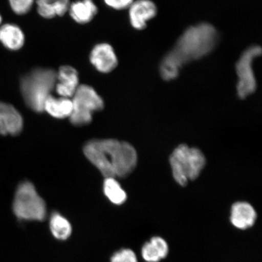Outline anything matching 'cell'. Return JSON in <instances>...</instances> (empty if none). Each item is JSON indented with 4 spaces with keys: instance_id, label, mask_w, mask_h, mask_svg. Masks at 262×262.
<instances>
[{
    "instance_id": "cell-20",
    "label": "cell",
    "mask_w": 262,
    "mask_h": 262,
    "mask_svg": "<svg viewBox=\"0 0 262 262\" xmlns=\"http://www.w3.org/2000/svg\"><path fill=\"white\" fill-rule=\"evenodd\" d=\"M104 194L115 205L123 204L126 201L127 195L121 187L119 183L114 178H105L104 182Z\"/></svg>"
},
{
    "instance_id": "cell-11",
    "label": "cell",
    "mask_w": 262,
    "mask_h": 262,
    "mask_svg": "<svg viewBox=\"0 0 262 262\" xmlns=\"http://www.w3.org/2000/svg\"><path fill=\"white\" fill-rule=\"evenodd\" d=\"M78 82L77 71L73 67L64 66L57 73L55 90L60 97L70 98L79 86Z\"/></svg>"
},
{
    "instance_id": "cell-13",
    "label": "cell",
    "mask_w": 262,
    "mask_h": 262,
    "mask_svg": "<svg viewBox=\"0 0 262 262\" xmlns=\"http://www.w3.org/2000/svg\"><path fill=\"white\" fill-rule=\"evenodd\" d=\"M168 253V244L160 237H152L144 244L142 249L143 259L147 262H158L166 258Z\"/></svg>"
},
{
    "instance_id": "cell-12",
    "label": "cell",
    "mask_w": 262,
    "mask_h": 262,
    "mask_svg": "<svg viewBox=\"0 0 262 262\" xmlns=\"http://www.w3.org/2000/svg\"><path fill=\"white\" fill-rule=\"evenodd\" d=\"M257 219V213L247 202L235 203L232 206L231 222L235 228L246 229L253 227Z\"/></svg>"
},
{
    "instance_id": "cell-15",
    "label": "cell",
    "mask_w": 262,
    "mask_h": 262,
    "mask_svg": "<svg viewBox=\"0 0 262 262\" xmlns=\"http://www.w3.org/2000/svg\"><path fill=\"white\" fill-rule=\"evenodd\" d=\"M69 11L75 21L80 24H86L97 14V8L93 0H81L70 5Z\"/></svg>"
},
{
    "instance_id": "cell-17",
    "label": "cell",
    "mask_w": 262,
    "mask_h": 262,
    "mask_svg": "<svg viewBox=\"0 0 262 262\" xmlns=\"http://www.w3.org/2000/svg\"><path fill=\"white\" fill-rule=\"evenodd\" d=\"M37 11L42 17L63 16L70 8V0H36Z\"/></svg>"
},
{
    "instance_id": "cell-16",
    "label": "cell",
    "mask_w": 262,
    "mask_h": 262,
    "mask_svg": "<svg viewBox=\"0 0 262 262\" xmlns=\"http://www.w3.org/2000/svg\"><path fill=\"white\" fill-rule=\"evenodd\" d=\"M0 41L11 50H18L25 43V35L18 26L6 24L0 28Z\"/></svg>"
},
{
    "instance_id": "cell-2",
    "label": "cell",
    "mask_w": 262,
    "mask_h": 262,
    "mask_svg": "<svg viewBox=\"0 0 262 262\" xmlns=\"http://www.w3.org/2000/svg\"><path fill=\"white\" fill-rule=\"evenodd\" d=\"M217 40V32L214 26L203 23L186 29L172 51L184 64L210 53Z\"/></svg>"
},
{
    "instance_id": "cell-14",
    "label": "cell",
    "mask_w": 262,
    "mask_h": 262,
    "mask_svg": "<svg viewBox=\"0 0 262 262\" xmlns=\"http://www.w3.org/2000/svg\"><path fill=\"white\" fill-rule=\"evenodd\" d=\"M73 111V102L70 98H56L51 95L44 104V111L57 119L70 117Z\"/></svg>"
},
{
    "instance_id": "cell-9",
    "label": "cell",
    "mask_w": 262,
    "mask_h": 262,
    "mask_svg": "<svg viewBox=\"0 0 262 262\" xmlns=\"http://www.w3.org/2000/svg\"><path fill=\"white\" fill-rule=\"evenodd\" d=\"M92 64L102 73H109L116 68L118 60L114 49L107 43L97 45L90 55Z\"/></svg>"
},
{
    "instance_id": "cell-10",
    "label": "cell",
    "mask_w": 262,
    "mask_h": 262,
    "mask_svg": "<svg viewBox=\"0 0 262 262\" xmlns=\"http://www.w3.org/2000/svg\"><path fill=\"white\" fill-rule=\"evenodd\" d=\"M24 126L22 117L11 104L0 102V134L17 135Z\"/></svg>"
},
{
    "instance_id": "cell-18",
    "label": "cell",
    "mask_w": 262,
    "mask_h": 262,
    "mask_svg": "<svg viewBox=\"0 0 262 262\" xmlns=\"http://www.w3.org/2000/svg\"><path fill=\"white\" fill-rule=\"evenodd\" d=\"M183 63L171 51L167 54L160 64V74L164 80L169 81L178 77Z\"/></svg>"
},
{
    "instance_id": "cell-21",
    "label": "cell",
    "mask_w": 262,
    "mask_h": 262,
    "mask_svg": "<svg viewBox=\"0 0 262 262\" xmlns=\"http://www.w3.org/2000/svg\"><path fill=\"white\" fill-rule=\"evenodd\" d=\"M111 262H138V260L133 251L122 249L113 254Z\"/></svg>"
},
{
    "instance_id": "cell-6",
    "label": "cell",
    "mask_w": 262,
    "mask_h": 262,
    "mask_svg": "<svg viewBox=\"0 0 262 262\" xmlns=\"http://www.w3.org/2000/svg\"><path fill=\"white\" fill-rule=\"evenodd\" d=\"M73 111L70 117L75 126L86 125L91 122L93 115L103 110L102 98L94 88L88 85H80L75 91L73 99Z\"/></svg>"
},
{
    "instance_id": "cell-4",
    "label": "cell",
    "mask_w": 262,
    "mask_h": 262,
    "mask_svg": "<svg viewBox=\"0 0 262 262\" xmlns=\"http://www.w3.org/2000/svg\"><path fill=\"white\" fill-rule=\"evenodd\" d=\"M169 162L173 178L180 185L185 186L189 180H194L201 174L206 159L201 150L181 145L173 150Z\"/></svg>"
},
{
    "instance_id": "cell-8",
    "label": "cell",
    "mask_w": 262,
    "mask_h": 262,
    "mask_svg": "<svg viewBox=\"0 0 262 262\" xmlns=\"http://www.w3.org/2000/svg\"><path fill=\"white\" fill-rule=\"evenodd\" d=\"M129 8V15L131 25L137 30H143L147 22L157 15L156 5L150 0H137Z\"/></svg>"
},
{
    "instance_id": "cell-23",
    "label": "cell",
    "mask_w": 262,
    "mask_h": 262,
    "mask_svg": "<svg viewBox=\"0 0 262 262\" xmlns=\"http://www.w3.org/2000/svg\"><path fill=\"white\" fill-rule=\"evenodd\" d=\"M106 4L115 9L122 10L129 8L134 0H104Z\"/></svg>"
},
{
    "instance_id": "cell-1",
    "label": "cell",
    "mask_w": 262,
    "mask_h": 262,
    "mask_svg": "<svg viewBox=\"0 0 262 262\" xmlns=\"http://www.w3.org/2000/svg\"><path fill=\"white\" fill-rule=\"evenodd\" d=\"M84 153L105 178H126L137 166L136 149L117 140H91L85 145Z\"/></svg>"
},
{
    "instance_id": "cell-7",
    "label": "cell",
    "mask_w": 262,
    "mask_h": 262,
    "mask_svg": "<svg viewBox=\"0 0 262 262\" xmlns=\"http://www.w3.org/2000/svg\"><path fill=\"white\" fill-rule=\"evenodd\" d=\"M261 53V48L253 46L247 49L237 61L235 67L238 76L237 90L238 97L242 99L254 93L256 90L257 82L253 64L255 58L260 56Z\"/></svg>"
},
{
    "instance_id": "cell-24",
    "label": "cell",
    "mask_w": 262,
    "mask_h": 262,
    "mask_svg": "<svg viewBox=\"0 0 262 262\" xmlns=\"http://www.w3.org/2000/svg\"><path fill=\"white\" fill-rule=\"evenodd\" d=\"M1 22H2V17H1V15H0V24H1Z\"/></svg>"
},
{
    "instance_id": "cell-22",
    "label": "cell",
    "mask_w": 262,
    "mask_h": 262,
    "mask_svg": "<svg viewBox=\"0 0 262 262\" xmlns=\"http://www.w3.org/2000/svg\"><path fill=\"white\" fill-rule=\"evenodd\" d=\"M34 0H9L10 5L16 14H25L30 11Z\"/></svg>"
},
{
    "instance_id": "cell-19",
    "label": "cell",
    "mask_w": 262,
    "mask_h": 262,
    "mask_svg": "<svg viewBox=\"0 0 262 262\" xmlns=\"http://www.w3.org/2000/svg\"><path fill=\"white\" fill-rule=\"evenodd\" d=\"M49 227L52 235L58 240H67L71 235L72 227L70 222L59 213L52 214Z\"/></svg>"
},
{
    "instance_id": "cell-5",
    "label": "cell",
    "mask_w": 262,
    "mask_h": 262,
    "mask_svg": "<svg viewBox=\"0 0 262 262\" xmlns=\"http://www.w3.org/2000/svg\"><path fill=\"white\" fill-rule=\"evenodd\" d=\"M13 210L16 217L24 221H42L47 216L43 199L29 182H23L16 189Z\"/></svg>"
},
{
    "instance_id": "cell-3",
    "label": "cell",
    "mask_w": 262,
    "mask_h": 262,
    "mask_svg": "<svg viewBox=\"0 0 262 262\" xmlns=\"http://www.w3.org/2000/svg\"><path fill=\"white\" fill-rule=\"evenodd\" d=\"M56 81L57 73L51 69L37 68L26 75L21 81V90L28 107L35 112H43L45 101Z\"/></svg>"
}]
</instances>
